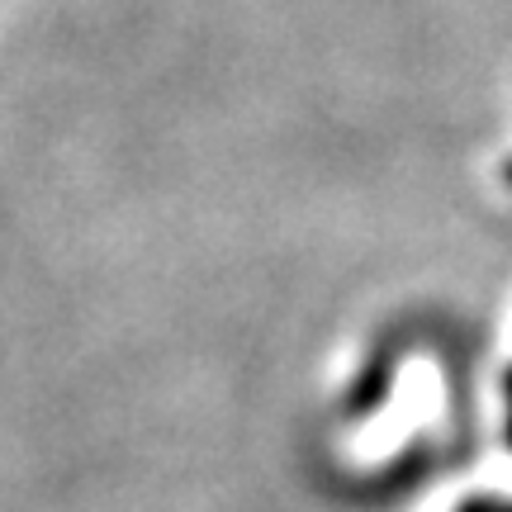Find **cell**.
Wrapping results in <instances>:
<instances>
[{
  "instance_id": "1",
  "label": "cell",
  "mask_w": 512,
  "mask_h": 512,
  "mask_svg": "<svg viewBox=\"0 0 512 512\" xmlns=\"http://www.w3.org/2000/svg\"><path fill=\"white\" fill-rule=\"evenodd\" d=\"M465 512H512L508 503H479V508H465Z\"/></svg>"
}]
</instances>
